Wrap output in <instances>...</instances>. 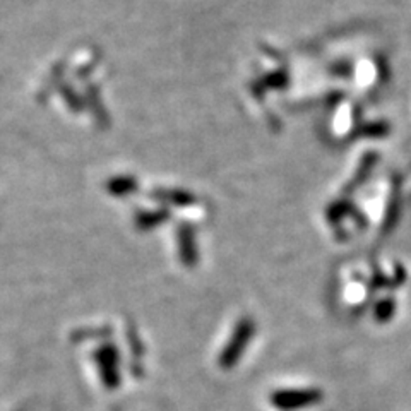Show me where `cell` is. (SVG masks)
Segmentation results:
<instances>
[{"mask_svg": "<svg viewBox=\"0 0 411 411\" xmlns=\"http://www.w3.org/2000/svg\"><path fill=\"white\" fill-rule=\"evenodd\" d=\"M320 400L317 389H285L273 394V402L281 410H297L314 405Z\"/></svg>", "mask_w": 411, "mask_h": 411, "instance_id": "2", "label": "cell"}, {"mask_svg": "<svg viewBox=\"0 0 411 411\" xmlns=\"http://www.w3.org/2000/svg\"><path fill=\"white\" fill-rule=\"evenodd\" d=\"M254 331H256V326H254L252 320L245 319L242 320L240 324L235 327V332L230 338L228 344H226L223 351H221L220 356V365L223 368H230L233 365H237V361L242 359L244 351L249 347L250 339H252Z\"/></svg>", "mask_w": 411, "mask_h": 411, "instance_id": "1", "label": "cell"}]
</instances>
